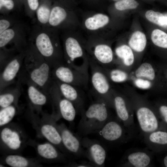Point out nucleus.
<instances>
[{
	"label": "nucleus",
	"mask_w": 167,
	"mask_h": 167,
	"mask_svg": "<svg viewBox=\"0 0 167 167\" xmlns=\"http://www.w3.org/2000/svg\"><path fill=\"white\" fill-rule=\"evenodd\" d=\"M52 67L28 41L24 61L17 75L21 83L29 81L49 95L54 81Z\"/></svg>",
	"instance_id": "nucleus-1"
},
{
	"label": "nucleus",
	"mask_w": 167,
	"mask_h": 167,
	"mask_svg": "<svg viewBox=\"0 0 167 167\" xmlns=\"http://www.w3.org/2000/svg\"><path fill=\"white\" fill-rule=\"evenodd\" d=\"M57 31L52 28L36 25L30 31L28 39L53 68L65 63Z\"/></svg>",
	"instance_id": "nucleus-2"
},
{
	"label": "nucleus",
	"mask_w": 167,
	"mask_h": 167,
	"mask_svg": "<svg viewBox=\"0 0 167 167\" xmlns=\"http://www.w3.org/2000/svg\"><path fill=\"white\" fill-rule=\"evenodd\" d=\"M109 107L104 102L95 100L81 116L77 127V135L84 137L97 133L111 116Z\"/></svg>",
	"instance_id": "nucleus-3"
},
{
	"label": "nucleus",
	"mask_w": 167,
	"mask_h": 167,
	"mask_svg": "<svg viewBox=\"0 0 167 167\" xmlns=\"http://www.w3.org/2000/svg\"><path fill=\"white\" fill-rule=\"evenodd\" d=\"M89 58L92 94L95 100L103 102L109 107L113 108V94L110 91L109 79L103 67Z\"/></svg>",
	"instance_id": "nucleus-4"
},
{
	"label": "nucleus",
	"mask_w": 167,
	"mask_h": 167,
	"mask_svg": "<svg viewBox=\"0 0 167 167\" xmlns=\"http://www.w3.org/2000/svg\"><path fill=\"white\" fill-rule=\"evenodd\" d=\"M85 46L75 37L66 33L63 40L65 63L76 69H89V58Z\"/></svg>",
	"instance_id": "nucleus-5"
},
{
	"label": "nucleus",
	"mask_w": 167,
	"mask_h": 167,
	"mask_svg": "<svg viewBox=\"0 0 167 167\" xmlns=\"http://www.w3.org/2000/svg\"><path fill=\"white\" fill-rule=\"evenodd\" d=\"M89 70L74 68L64 63L53 68L52 77L54 80L85 89L89 81Z\"/></svg>",
	"instance_id": "nucleus-6"
},
{
	"label": "nucleus",
	"mask_w": 167,
	"mask_h": 167,
	"mask_svg": "<svg viewBox=\"0 0 167 167\" xmlns=\"http://www.w3.org/2000/svg\"><path fill=\"white\" fill-rule=\"evenodd\" d=\"M97 133L105 141L110 144L126 143L134 136L117 116H111Z\"/></svg>",
	"instance_id": "nucleus-7"
},
{
	"label": "nucleus",
	"mask_w": 167,
	"mask_h": 167,
	"mask_svg": "<svg viewBox=\"0 0 167 167\" xmlns=\"http://www.w3.org/2000/svg\"><path fill=\"white\" fill-rule=\"evenodd\" d=\"M28 28L23 23L19 21L14 26L0 34V48L12 45L18 51H24L28 46V41L27 37Z\"/></svg>",
	"instance_id": "nucleus-8"
},
{
	"label": "nucleus",
	"mask_w": 167,
	"mask_h": 167,
	"mask_svg": "<svg viewBox=\"0 0 167 167\" xmlns=\"http://www.w3.org/2000/svg\"><path fill=\"white\" fill-rule=\"evenodd\" d=\"M135 113L141 133L143 137L159 130L160 123L157 113L148 103L135 102Z\"/></svg>",
	"instance_id": "nucleus-9"
},
{
	"label": "nucleus",
	"mask_w": 167,
	"mask_h": 167,
	"mask_svg": "<svg viewBox=\"0 0 167 167\" xmlns=\"http://www.w3.org/2000/svg\"><path fill=\"white\" fill-rule=\"evenodd\" d=\"M1 127L0 137L2 148L11 152L21 150L26 142L25 134L21 128L15 125L9 124Z\"/></svg>",
	"instance_id": "nucleus-10"
},
{
	"label": "nucleus",
	"mask_w": 167,
	"mask_h": 167,
	"mask_svg": "<svg viewBox=\"0 0 167 167\" xmlns=\"http://www.w3.org/2000/svg\"><path fill=\"white\" fill-rule=\"evenodd\" d=\"M71 7L58 0L54 1L52 5L48 27L57 29H70L73 16Z\"/></svg>",
	"instance_id": "nucleus-11"
},
{
	"label": "nucleus",
	"mask_w": 167,
	"mask_h": 167,
	"mask_svg": "<svg viewBox=\"0 0 167 167\" xmlns=\"http://www.w3.org/2000/svg\"><path fill=\"white\" fill-rule=\"evenodd\" d=\"M153 154L147 147L130 148L126 152L118 165L125 167L152 166Z\"/></svg>",
	"instance_id": "nucleus-12"
},
{
	"label": "nucleus",
	"mask_w": 167,
	"mask_h": 167,
	"mask_svg": "<svg viewBox=\"0 0 167 167\" xmlns=\"http://www.w3.org/2000/svg\"><path fill=\"white\" fill-rule=\"evenodd\" d=\"M49 95L53 108L57 109L59 116L69 122H73L77 114L75 107L62 95L54 81Z\"/></svg>",
	"instance_id": "nucleus-13"
},
{
	"label": "nucleus",
	"mask_w": 167,
	"mask_h": 167,
	"mask_svg": "<svg viewBox=\"0 0 167 167\" xmlns=\"http://www.w3.org/2000/svg\"><path fill=\"white\" fill-rule=\"evenodd\" d=\"M86 157L94 167H104L107 155L104 146L96 139L87 137L81 138Z\"/></svg>",
	"instance_id": "nucleus-14"
},
{
	"label": "nucleus",
	"mask_w": 167,
	"mask_h": 167,
	"mask_svg": "<svg viewBox=\"0 0 167 167\" xmlns=\"http://www.w3.org/2000/svg\"><path fill=\"white\" fill-rule=\"evenodd\" d=\"M114 93H113V105L117 117L135 136L137 132V128L134 122L132 109L124 97Z\"/></svg>",
	"instance_id": "nucleus-15"
},
{
	"label": "nucleus",
	"mask_w": 167,
	"mask_h": 167,
	"mask_svg": "<svg viewBox=\"0 0 167 167\" xmlns=\"http://www.w3.org/2000/svg\"><path fill=\"white\" fill-rule=\"evenodd\" d=\"M25 55L26 50L19 52L0 71V91L14 83L21 68Z\"/></svg>",
	"instance_id": "nucleus-16"
},
{
	"label": "nucleus",
	"mask_w": 167,
	"mask_h": 167,
	"mask_svg": "<svg viewBox=\"0 0 167 167\" xmlns=\"http://www.w3.org/2000/svg\"><path fill=\"white\" fill-rule=\"evenodd\" d=\"M54 80V79H53ZM62 95L71 101L81 116L85 110V98L84 89L69 84L54 80Z\"/></svg>",
	"instance_id": "nucleus-17"
},
{
	"label": "nucleus",
	"mask_w": 167,
	"mask_h": 167,
	"mask_svg": "<svg viewBox=\"0 0 167 167\" xmlns=\"http://www.w3.org/2000/svg\"><path fill=\"white\" fill-rule=\"evenodd\" d=\"M56 125L61 135L63 145L70 155L76 158L84 157L81 138L74 135L64 124Z\"/></svg>",
	"instance_id": "nucleus-18"
},
{
	"label": "nucleus",
	"mask_w": 167,
	"mask_h": 167,
	"mask_svg": "<svg viewBox=\"0 0 167 167\" xmlns=\"http://www.w3.org/2000/svg\"><path fill=\"white\" fill-rule=\"evenodd\" d=\"M53 118L48 122H40L38 130L41 135L66 156H71L63 145L60 134Z\"/></svg>",
	"instance_id": "nucleus-19"
},
{
	"label": "nucleus",
	"mask_w": 167,
	"mask_h": 167,
	"mask_svg": "<svg viewBox=\"0 0 167 167\" xmlns=\"http://www.w3.org/2000/svg\"><path fill=\"white\" fill-rule=\"evenodd\" d=\"M86 50L91 55L89 57L99 65L104 68L111 63L113 60V53L109 45L99 42L85 46Z\"/></svg>",
	"instance_id": "nucleus-20"
},
{
	"label": "nucleus",
	"mask_w": 167,
	"mask_h": 167,
	"mask_svg": "<svg viewBox=\"0 0 167 167\" xmlns=\"http://www.w3.org/2000/svg\"><path fill=\"white\" fill-rule=\"evenodd\" d=\"M27 85V95L30 103L29 106L33 109L40 110L41 108L50 100L49 95L42 91L29 81L21 83Z\"/></svg>",
	"instance_id": "nucleus-21"
},
{
	"label": "nucleus",
	"mask_w": 167,
	"mask_h": 167,
	"mask_svg": "<svg viewBox=\"0 0 167 167\" xmlns=\"http://www.w3.org/2000/svg\"><path fill=\"white\" fill-rule=\"evenodd\" d=\"M147 147L153 153L158 152L167 147V132L158 130L143 136Z\"/></svg>",
	"instance_id": "nucleus-22"
},
{
	"label": "nucleus",
	"mask_w": 167,
	"mask_h": 167,
	"mask_svg": "<svg viewBox=\"0 0 167 167\" xmlns=\"http://www.w3.org/2000/svg\"><path fill=\"white\" fill-rule=\"evenodd\" d=\"M36 148L38 156L45 160L55 162L66 161V156L49 142L38 144Z\"/></svg>",
	"instance_id": "nucleus-23"
},
{
	"label": "nucleus",
	"mask_w": 167,
	"mask_h": 167,
	"mask_svg": "<svg viewBox=\"0 0 167 167\" xmlns=\"http://www.w3.org/2000/svg\"><path fill=\"white\" fill-rule=\"evenodd\" d=\"M21 83L17 81L14 87L10 86L0 91V108L10 105H17L21 92Z\"/></svg>",
	"instance_id": "nucleus-24"
},
{
	"label": "nucleus",
	"mask_w": 167,
	"mask_h": 167,
	"mask_svg": "<svg viewBox=\"0 0 167 167\" xmlns=\"http://www.w3.org/2000/svg\"><path fill=\"white\" fill-rule=\"evenodd\" d=\"M53 0H41L35 15L38 24L43 27H48L50 15Z\"/></svg>",
	"instance_id": "nucleus-25"
},
{
	"label": "nucleus",
	"mask_w": 167,
	"mask_h": 167,
	"mask_svg": "<svg viewBox=\"0 0 167 167\" xmlns=\"http://www.w3.org/2000/svg\"><path fill=\"white\" fill-rule=\"evenodd\" d=\"M109 21V18L107 15L98 13L87 18L85 20L84 25L88 30L95 31L104 27Z\"/></svg>",
	"instance_id": "nucleus-26"
},
{
	"label": "nucleus",
	"mask_w": 167,
	"mask_h": 167,
	"mask_svg": "<svg viewBox=\"0 0 167 167\" xmlns=\"http://www.w3.org/2000/svg\"><path fill=\"white\" fill-rule=\"evenodd\" d=\"M147 40L144 34L137 31L131 36L129 41L130 47L135 51L140 52L144 49L146 45Z\"/></svg>",
	"instance_id": "nucleus-27"
},
{
	"label": "nucleus",
	"mask_w": 167,
	"mask_h": 167,
	"mask_svg": "<svg viewBox=\"0 0 167 167\" xmlns=\"http://www.w3.org/2000/svg\"><path fill=\"white\" fill-rule=\"evenodd\" d=\"M18 109V105L16 104L0 108V127L9 124L16 115Z\"/></svg>",
	"instance_id": "nucleus-28"
},
{
	"label": "nucleus",
	"mask_w": 167,
	"mask_h": 167,
	"mask_svg": "<svg viewBox=\"0 0 167 167\" xmlns=\"http://www.w3.org/2000/svg\"><path fill=\"white\" fill-rule=\"evenodd\" d=\"M115 52L117 56L122 60L125 66H129L133 63L134 55L130 47L126 45H122L117 47Z\"/></svg>",
	"instance_id": "nucleus-29"
},
{
	"label": "nucleus",
	"mask_w": 167,
	"mask_h": 167,
	"mask_svg": "<svg viewBox=\"0 0 167 167\" xmlns=\"http://www.w3.org/2000/svg\"><path fill=\"white\" fill-rule=\"evenodd\" d=\"M4 162L12 167H26L31 166V161L22 156L17 154H9L4 159Z\"/></svg>",
	"instance_id": "nucleus-30"
},
{
	"label": "nucleus",
	"mask_w": 167,
	"mask_h": 167,
	"mask_svg": "<svg viewBox=\"0 0 167 167\" xmlns=\"http://www.w3.org/2000/svg\"><path fill=\"white\" fill-rule=\"evenodd\" d=\"M135 75L137 78H144L150 81L154 79L155 74L152 65L149 63H142L135 71Z\"/></svg>",
	"instance_id": "nucleus-31"
},
{
	"label": "nucleus",
	"mask_w": 167,
	"mask_h": 167,
	"mask_svg": "<svg viewBox=\"0 0 167 167\" xmlns=\"http://www.w3.org/2000/svg\"><path fill=\"white\" fill-rule=\"evenodd\" d=\"M103 68L109 79L113 82H123L126 81L127 79V74L122 70L116 68L109 71L106 68Z\"/></svg>",
	"instance_id": "nucleus-32"
},
{
	"label": "nucleus",
	"mask_w": 167,
	"mask_h": 167,
	"mask_svg": "<svg viewBox=\"0 0 167 167\" xmlns=\"http://www.w3.org/2000/svg\"><path fill=\"white\" fill-rule=\"evenodd\" d=\"M19 52H20L13 47L9 48L5 47L0 48V71L7 62Z\"/></svg>",
	"instance_id": "nucleus-33"
},
{
	"label": "nucleus",
	"mask_w": 167,
	"mask_h": 167,
	"mask_svg": "<svg viewBox=\"0 0 167 167\" xmlns=\"http://www.w3.org/2000/svg\"><path fill=\"white\" fill-rule=\"evenodd\" d=\"M151 39L156 45L167 48V34L159 29L154 30L151 34Z\"/></svg>",
	"instance_id": "nucleus-34"
},
{
	"label": "nucleus",
	"mask_w": 167,
	"mask_h": 167,
	"mask_svg": "<svg viewBox=\"0 0 167 167\" xmlns=\"http://www.w3.org/2000/svg\"><path fill=\"white\" fill-rule=\"evenodd\" d=\"M21 5L15 0H0V13L2 15L8 14Z\"/></svg>",
	"instance_id": "nucleus-35"
},
{
	"label": "nucleus",
	"mask_w": 167,
	"mask_h": 167,
	"mask_svg": "<svg viewBox=\"0 0 167 167\" xmlns=\"http://www.w3.org/2000/svg\"><path fill=\"white\" fill-rule=\"evenodd\" d=\"M19 21L13 16L2 15L0 17V34L11 28Z\"/></svg>",
	"instance_id": "nucleus-36"
},
{
	"label": "nucleus",
	"mask_w": 167,
	"mask_h": 167,
	"mask_svg": "<svg viewBox=\"0 0 167 167\" xmlns=\"http://www.w3.org/2000/svg\"><path fill=\"white\" fill-rule=\"evenodd\" d=\"M145 16L150 21L164 28L165 15L150 10L146 12Z\"/></svg>",
	"instance_id": "nucleus-37"
},
{
	"label": "nucleus",
	"mask_w": 167,
	"mask_h": 167,
	"mask_svg": "<svg viewBox=\"0 0 167 167\" xmlns=\"http://www.w3.org/2000/svg\"><path fill=\"white\" fill-rule=\"evenodd\" d=\"M40 1L39 0H24V5L26 14L30 18H32L36 14Z\"/></svg>",
	"instance_id": "nucleus-38"
},
{
	"label": "nucleus",
	"mask_w": 167,
	"mask_h": 167,
	"mask_svg": "<svg viewBox=\"0 0 167 167\" xmlns=\"http://www.w3.org/2000/svg\"><path fill=\"white\" fill-rule=\"evenodd\" d=\"M138 5L139 3L135 0H119L114 4L116 9L120 11L134 9Z\"/></svg>",
	"instance_id": "nucleus-39"
},
{
	"label": "nucleus",
	"mask_w": 167,
	"mask_h": 167,
	"mask_svg": "<svg viewBox=\"0 0 167 167\" xmlns=\"http://www.w3.org/2000/svg\"><path fill=\"white\" fill-rule=\"evenodd\" d=\"M135 84L138 88L144 89L149 88L152 85L150 80L140 78H137L135 81Z\"/></svg>",
	"instance_id": "nucleus-40"
},
{
	"label": "nucleus",
	"mask_w": 167,
	"mask_h": 167,
	"mask_svg": "<svg viewBox=\"0 0 167 167\" xmlns=\"http://www.w3.org/2000/svg\"><path fill=\"white\" fill-rule=\"evenodd\" d=\"M159 115L162 120L167 124V105H160L157 107Z\"/></svg>",
	"instance_id": "nucleus-41"
},
{
	"label": "nucleus",
	"mask_w": 167,
	"mask_h": 167,
	"mask_svg": "<svg viewBox=\"0 0 167 167\" xmlns=\"http://www.w3.org/2000/svg\"><path fill=\"white\" fill-rule=\"evenodd\" d=\"M68 166L75 167H92L94 166L89 161H83L79 162L72 161L70 162Z\"/></svg>",
	"instance_id": "nucleus-42"
},
{
	"label": "nucleus",
	"mask_w": 167,
	"mask_h": 167,
	"mask_svg": "<svg viewBox=\"0 0 167 167\" xmlns=\"http://www.w3.org/2000/svg\"><path fill=\"white\" fill-rule=\"evenodd\" d=\"M163 164L165 167H167V155L165 156L163 159Z\"/></svg>",
	"instance_id": "nucleus-43"
},
{
	"label": "nucleus",
	"mask_w": 167,
	"mask_h": 167,
	"mask_svg": "<svg viewBox=\"0 0 167 167\" xmlns=\"http://www.w3.org/2000/svg\"><path fill=\"white\" fill-rule=\"evenodd\" d=\"M18 2L21 5H24V0H15Z\"/></svg>",
	"instance_id": "nucleus-44"
},
{
	"label": "nucleus",
	"mask_w": 167,
	"mask_h": 167,
	"mask_svg": "<svg viewBox=\"0 0 167 167\" xmlns=\"http://www.w3.org/2000/svg\"><path fill=\"white\" fill-rule=\"evenodd\" d=\"M0 167H4V165H2V164H0Z\"/></svg>",
	"instance_id": "nucleus-45"
},
{
	"label": "nucleus",
	"mask_w": 167,
	"mask_h": 167,
	"mask_svg": "<svg viewBox=\"0 0 167 167\" xmlns=\"http://www.w3.org/2000/svg\"><path fill=\"white\" fill-rule=\"evenodd\" d=\"M113 0V1H118L119 0Z\"/></svg>",
	"instance_id": "nucleus-46"
}]
</instances>
